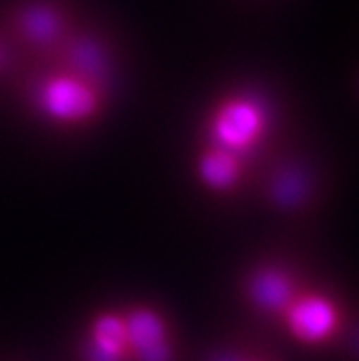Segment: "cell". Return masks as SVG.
<instances>
[{"label": "cell", "mask_w": 359, "mask_h": 361, "mask_svg": "<svg viewBox=\"0 0 359 361\" xmlns=\"http://www.w3.org/2000/svg\"><path fill=\"white\" fill-rule=\"evenodd\" d=\"M260 191L273 209L288 215H300L312 209L317 202V173L303 158L281 156L264 171Z\"/></svg>", "instance_id": "cell-6"}, {"label": "cell", "mask_w": 359, "mask_h": 361, "mask_svg": "<svg viewBox=\"0 0 359 361\" xmlns=\"http://www.w3.org/2000/svg\"><path fill=\"white\" fill-rule=\"evenodd\" d=\"M81 23L68 0H17L6 11L2 27L18 55L39 63Z\"/></svg>", "instance_id": "cell-3"}, {"label": "cell", "mask_w": 359, "mask_h": 361, "mask_svg": "<svg viewBox=\"0 0 359 361\" xmlns=\"http://www.w3.org/2000/svg\"><path fill=\"white\" fill-rule=\"evenodd\" d=\"M128 356L125 321L119 310L99 312L90 323L87 361H125Z\"/></svg>", "instance_id": "cell-10"}, {"label": "cell", "mask_w": 359, "mask_h": 361, "mask_svg": "<svg viewBox=\"0 0 359 361\" xmlns=\"http://www.w3.org/2000/svg\"><path fill=\"white\" fill-rule=\"evenodd\" d=\"M17 59V50H15V46L11 44V41H9V37L6 35L2 24H0V79L6 78L11 70H15Z\"/></svg>", "instance_id": "cell-11"}, {"label": "cell", "mask_w": 359, "mask_h": 361, "mask_svg": "<svg viewBox=\"0 0 359 361\" xmlns=\"http://www.w3.org/2000/svg\"><path fill=\"white\" fill-rule=\"evenodd\" d=\"M128 356L136 361H173L169 323L152 305H130L121 310Z\"/></svg>", "instance_id": "cell-9"}, {"label": "cell", "mask_w": 359, "mask_h": 361, "mask_svg": "<svg viewBox=\"0 0 359 361\" xmlns=\"http://www.w3.org/2000/svg\"><path fill=\"white\" fill-rule=\"evenodd\" d=\"M341 307L332 293L308 283L300 290L281 321L288 334L305 345H321L332 338L341 325Z\"/></svg>", "instance_id": "cell-7"}, {"label": "cell", "mask_w": 359, "mask_h": 361, "mask_svg": "<svg viewBox=\"0 0 359 361\" xmlns=\"http://www.w3.org/2000/svg\"><path fill=\"white\" fill-rule=\"evenodd\" d=\"M275 110L255 88H233L213 99L202 118L198 142L220 147L257 164L272 143Z\"/></svg>", "instance_id": "cell-2"}, {"label": "cell", "mask_w": 359, "mask_h": 361, "mask_svg": "<svg viewBox=\"0 0 359 361\" xmlns=\"http://www.w3.org/2000/svg\"><path fill=\"white\" fill-rule=\"evenodd\" d=\"M26 75L24 94L28 109L59 130H81L99 121L110 103V92L78 73L50 63H33Z\"/></svg>", "instance_id": "cell-1"}, {"label": "cell", "mask_w": 359, "mask_h": 361, "mask_svg": "<svg viewBox=\"0 0 359 361\" xmlns=\"http://www.w3.org/2000/svg\"><path fill=\"white\" fill-rule=\"evenodd\" d=\"M255 164L231 151L198 142L193 174L198 188L217 198L233 197L253 178Z\"/></svg>", "instance_id": "cell-8"}, {"label": "cell", "mask_w": 359, "mask_h": 361, "mask_svg": "<svg viewBox=\"0 0 359 361\" xmlns=\"http://www.w3.org/2000/svg\"><path fill=\"white\" fill-rule=\"evenodd\" d=\"M214 361H255V360H250V357H244V356H237V354H226V356L217 357Z\"/></svg>", "instance_id": "cell-12"}, {"label": "cell", "mask_w": 359, "mask_h": 361, "mask_svg": "<svg viewBox=\"0 0 359 361\" xmlns=\"http://www.w3.org/2000/svg\"><path fill=\"white\" fill-rule=\"evenodd\" d=\"M116 55L114 46L105 33L79 23L75 30L39 63L55 64L112 92L118 75Z\"/></svg>", "instance_id": "cell-4"}, {"label": "cell", "mask_w": 359, "mask_h": 361, "mask_svg": "<svg viewBox=\"0 0 359 361\" xmlns=\"http://www.w3.org/2000/svg\"><path fill=\"white\" fill-rule=\"evenodd\" d=\"M310 281L291 262L282 259L257 261L241 279L242 299L264 317L281 319L291 301Z\"/></svg>", "instance_id": "cell-5"}]
</instances>
